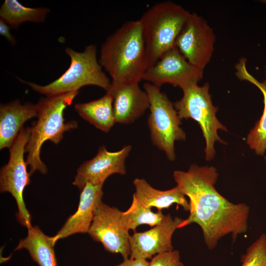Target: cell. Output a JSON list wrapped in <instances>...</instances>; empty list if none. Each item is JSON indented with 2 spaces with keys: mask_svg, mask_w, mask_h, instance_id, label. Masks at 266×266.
Segmentation results:
<instances>
[{
  "mask_svg": "<svg viewBox=\"0 0 266 266\" xmlns=\"http://www.w3.org/2000/svg\"><path fill=\"white\" fill-rule=\"evenodd\" d=\"M173 176L176 186L189 199L190 213L180 228L198 224L209 249L215 248L228 234L235 240L246 232L249 207L244 203H232L217 191L214 186L218 173L215 167L193 164L187 171H174Z\"/></svg>",
  "mask_w": 266,
  "mask_h": 266,
  "instance_id": "cell-1",
  "label": "cell"
},
{
  "mask_svg": "<svg viewBox=\"0 0 266 266\" xmlns=\"http://www.w3.org/2000/svg\"><path fill=\"white\" fill-rule=\"evenodd\" d=\"M115 83H139L148 67L139 20L124 23L102 43L99 60Z\"/></svg>",
  "mask_w": 266,
  "mask_h": 266,
  "instance_id": "cell-2",
  "label": "cell"
},
{
  "mask_svg": "<svg viewBox=\"0 0 266 266\" xmlns=\"http://www.w3.org/2000/svg\"><path fill=\"white\" fill-rule=\"evenodd\" d=\"M78 93V91H73L46 96L41 98L36 104L37 121L31 128L25 148L28 153L26 162L30 167L31 175L36 170L43 174L47 173V167L40 157L43 143L50 140L57 144L63 137L65 132L77 127V122L74 120L65 122L64 111L71 104Z\"/></svg>",
  "mask_w": 266,
  "mask_h": 266,
  "instance_id": "cell-3",
  "label": "cell"
},
{
  "mask_svg": "<svg viewBox=\"0 0 266 266\" xmlns=\"http://www.w3.org/2000/svg\"><path fill=\"white\" fill-rule=\"evenodd\" d=\"M182 6L164 1L149 8L139 19L142 27L148 67L175 46L176 39L191 15Z\"/></svg>",
  "mask_w": 266,
  "mask_h": 266,
  "instance_id": "cell-4",
  "label": "cell"
},
{
  "mask_svg": "<svg viewBox=\"0 0 266 266\" xmlns=\"http://www.w3.org/2000/svg\"><path fill=\"white\" fill-rule=\"evenodd\" d=\"M97 52L95 44L87 46L81 52L66 48L65 52L70 59V66L62 75L48 84L40 85L20 78L19 80L33 90L46 96L78 91L80 88L87 85L98 86L107 92L110 88L111 81L97 59Z\"/></svg>",
  "mask_w": 266,
  "mask_h": 266,
  "instance_id": "cell-5",
  "label": "cell"
},
{
  "mask_svg": "<svg viewBox=\"0 0 266 266\" xmlns=\"http://www.w3.org/2000/svg\"><path fill=\"white\" fill-rule=\"evenodd\" d=\"M181 89L183 96L173 103L174 106L181 119L191 118L199 124L205 141V159L210 161L215 156V143H225L219 136L218 131H227V129L216 117L218 108L212 102L208 83L201 86L192 83Z\"/></svg>",
  "mask_w": 266,
  "mask_h": 266,
  "instance_id": "cell-6",
  "label": "cell"
},
{
  "mask_svg": "<svg viewBox=\"0 0 266 266\" xmlns=\"http://www.w3.org/2000/svg\"><path fill=\"white\" fill-rule=\"evenodd\" d=\"M143 87L150 100L148 126L152 142L169 161H173L176 158L175 142L186 139V133L180 127L181 119L173 103L160 87L148 82Z\"/></svg>",
  "mask_w": 266,
  "mask_h": 266,
  "instance_id": "cell-7",
  "label": "cell"
},
{
  "mask_svg": "<svg viewBox=\"0 0 266 266\" xmlns=\"http://www.w3.org/2000/svg\"><path fill=\"white\" fill-rule=\"evenodd\" d=\"M31 128H22L9 148V159L2 166L0 173L1 192H8L15 199L18 208L17 221L28 229L32 227L31 215L23 199L24 190L30 183V172L27 171V162L24 160L25 148L28 142Z\"/></svg>",
  "mask_w": 266,
  "mask_h": 266,
  "instance_id": "cell-8",
  "label": "cell"
},
{
  "mask_svg": "<svg viewBox=\"0 0 266 266\" xmlns=\"http://www.w3.org/2000/svg\"><path fill=\"white\" fill-rule=\"evenodd\" d=\"M212 29L201 17L193 13L178 35L175 45L193 66L203 70L214 51Z\"/></svg>",
  "mask_w": 266,
  "mask_h": 266,
  "instance_id": "cell-9",
  "label": "cell"
},
{
  "mask_svg": "<svg viewBox=\"0 0 266 266\" xmlns=\"http://www.w3.org/2000/svg\"><path fill=\"white\" fill-rule=\"evenodd\" d=\"M122 211L102 201L97 206L88 234L92 239L100 242L107 251L119 253L124 259L131 255L129 231L123 226Z\"/></svg>",
  "mask_w": 266,
  "mask_h": 266,
  "instance_id": "cell-10",
  "label": "cell"
},
{
  "mask_svg": "<svg viewBox=\"0 0 266 266\" xmlns=\"http://www.w3.org/2000/svg\"><path fill=\"white\" fill-rule=\"evenodd\" d=\"M203 72L191 65L175 45L147 68L142 80L159 87L168 83L182 89L198 83L203 77Z\"/></svg>",
  "mask_w": 266,
  "mask_h": 266,
  "instance_id": "cell-11",
  "label": "cell"
},
{
  "mask_svg": "<svg viewBox=\"0 0 266 266\" xmlns=\"http://www.w3.org/2000/svg\"><path fill=\"white\" fill-rule=\"evenodd\" d=\"M183 219L165 215L162 221L151 229L143 232H134L129 237L130 258L152 259L159 254L173 250L172 235L180 229Z\"/></svg>",
  "mask_w": 266,
  "mask_h": 266,
  "instance_id": "cell-12",
  "label": "cell"
},
{
  "mask_svg": "<svg viewBox=\"0 0 266 266\" xmlns=\"http://www.w3.org/2000/svg\"><path fill=\"white\" fill-rule=\"evenodd\" d=\"M131 149L132 146L128 145L119 151L110 152L104 146H101L93 159L78 167L72 184L80 191L87 183L102 186L111 175L125 174V162Z\"/></svg>",
  "mask_w": 266,
  "mask_h": 266,
  "instance_id": "cell-13",
  "label": "cell"
},
{
  "mask_svg": "<svg viewBox=\"0 0 266 266\" xmlns=\"http://www.w3.org/2000/svg\"><path fill=\"white\" fill-rule=\"evenodd\" d=\"M107 92L112 97L114 114L117 123H132L149 108V96L144 89L140 88L139 83L111 82L110 88Z\"/></svg>",
  "mask_w": 266,
  "mask_h": 266,
  "instance_id": "cell-14",
  "label": "cell"
},
{
  "mask_svg": "<svg viewBox=\"0 0 266 266\" xmlns=\"http://www.w3.org/2000/svg\"><path fill=\"white\" fill-rule=\"evenodd\" d=\"M102 186L87 183L80 190L79 202L76 211L69 216L61 229L51 238L57 241L78 233H88L95 210L103 196Z\"/></svg>",
  "mask_w": 266,
  "mask_h": 266,
  "instance_id": "cell-15",
  "label": "cell"
},
{
  "mask_svg": "<svg viewBox=\"0 0 266 266\" xmlns=\"http://www.w3.org/2000/svg\"><path fill=\"white\" fill-rule=\"evenodd\" d=\"M37 116L36 104H21L18 100L0 107V149L10 148L28 120Z\"/></svg>",
  "mask_w": 266,
  "mask_h": 266,
  "instance_id": "cell-16",
  "label": "cell"
},
{
  "mask_svg": "<svg viewBox=\"0 0 266 266\" xmlns=\"http://www.w3.org/2000/svg\"><path fill=\"white\" fill-rule=\"evenodd\" d=\"M133 184L135 191L133 198L146 207H155L161 211L176 203L185 211H189V203L177 186L169 190H159L152 187L145 179L138 178L133 180Z\"/></svg>",
  "mask_w": 266,
  "mask_h": 266,
  "instance_id": "cell-17",
  "label": "cell"
},
{
  "mask_svg": "<svg viewBox=\"0 0 266 266\" xmlns=\"http://www.w3.org/2000/svg\"><path fill=\"white\" fill-rule=\"evenodd\" d=\"M246 59L241 58L235 66V74L240 80L248 81L262 92L264 97V108L263 114L248 134L246 142L250 148L259 156H263L266 151V80L260 82L248 71Z\"/></svg>",
  "mask_w": 266,
  "mask_h": 266,
  "instance_id": "cell-18",
  "label": "cell"
},
{
  "mask_svg": "<svg viewBox=\"0 0 266 266\" xmlns=\"http://www.w3.org/2000/svg\"><path fill=\"white\" fill-rule=\"evenodd\" d=\"M27 236L21 239L15 251L25 249L39 266H57L51 236L44 234L37 226L28 229Z\"/></svg>",
  "mask_w": 266,
  "mask_h": 266,
  "instance_id": "cell-19",
  "label": "cell"
},
{
  "mask_svg": "<svg viewBox=\"0 0 266 266\" xmlns=\"http://www.w3.org/2000/svg\"><path fill=\"white\" fill-rule=\"evenodd\" d=\"M74 107L83 119L103 132H108L116 123L112 97L108 92L99 99L76 103Z\"/></svg>",
  "mask_w": 266,
  "mask_h": 266,
  "instance_id": "cell-20",
  "label": "cell"
},
{
  "mask_svg": "<svg viewBox=\"0 0 266 266\" xmlns=\"http://www.w3.org/2000/svg\"><path fill=\"white\" fill-rule=\"evenodd\" d=\"M49 12L47 8L29 7L16 0H5L0 9V17L10 27L17 29L24 22H43Z\"/></svg>",
  "mask_w": 266,
  "mask_h": 266,
  "instance_id": "cell-21",
  "label": "cell"
},
{
  "mask_svg": "<svg viewBox=\"0 0 266 266\" xmlns=\"http://www.w3.org/2000/svg\"><path fill=\"white\" fill-rule=\"evenodd\" d=\"M165 215L161 211L154 212L139 203L134 198L130 207L125 211H122L121 219L124 228L135 232L136 228L142 225H147L153 227L160 224Z\"/></svg>",
  "mask_w": 266,
  "mask_h": 266,
  "instance_id": "cell-22",
  "label": "cell"
},
{
  "mask_svg": "<svg viewBox=\"0 0 266 266\" xmlns=\"http://www.w3.org/2000/svg\"><path fill=\"white\" fill-rule=\"evenodd\" d=\"M241 266H266V234L262 233L241 257Z\"/></svg>",
  "mask_w": 266,
  "mask_h": 266,
  "instance_id": "cell-23",
  "label": "cell"
},
{
  "mask_svg": "<svg viewBox=\"0 0 266 266\" xmlns=\"http://www.w3.org/2000/svg\"><path fill=\"white\" fill-rule=\"evenodd\" d=\"M149 266H184L178 250L159 254L154 256Z\"/></svg>",
  "mask_w": 266,
  "mask_h": 266,
  "instance_id": "cell-24",
  "label": "cell"
},
{
  "mask_svg": "<svg viewBox=\"0 0 266 266\" xmlns=\"http://www.w3.org/2000/svg\"><path fill=\"white\" fill-rule=\"evenodd\" d=\"M10 27L4 20L0 18V34L13 45L16 43V39L10 33Z\"/></svg>",
  "mask_w": 266,
  "mask_h": 266,
  "instance_id": "cell-25",
  "label": "cell"
},
{
  "mask_svg": "<svg viewBox=\"0 0 266 266\" xmlns=\"http://www.w3.org/2000/svg\"><path fill=\"white\" fill-rule=\"evenodd\" d=\"M149 262L143 259L128 258L116 266H149Z\"/></svg>",
  "mask_w": 266,
  "mask_h": 266,
  "instance_id": "cell-26",
  "label": "cell"
},
{
  "mask_svg": "<svg viewBox=\"0 0 266 266\" xmlns=\"http://www.w3.org/2000/svg\"><path fill=\"white\" fill-rule=\"evenodd\" d=\"M265 161H266V157H265Z\"/></svg>",
  "mask_w": 266,
  "mask_h": 266,
  "instance_id": "cell-27",
  "label": "cell"
}]
</instances>
